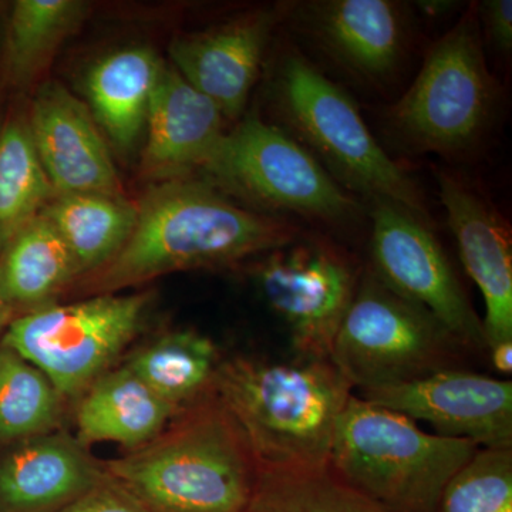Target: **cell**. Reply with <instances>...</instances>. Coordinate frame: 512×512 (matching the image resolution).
Returning a JSON list of instances; mask_svg holds the SVG:
<instances>
[{"label": "cell", "mask_w": 512, "mask_h": 512, "mask_svg": "<svg viewBox=\"0 0 512 512\" xmlns=\"http://www.w3.org/2000/svg\"><path fill=\"white\" fill-rule=\"evenodd\" d=\"M298 238L289 221L239 207L212 184L177 178L151 185L126 245L87 281L110 295L173 272L234 266Z\"/></svg>", "instance_id": "6da1fadb"}, {"label": "cell", "mask_w": 512, "mask_h": 512, "mask_svg": "<svg viewBox=\"0 0 512 512\" xmlns=\"http://www.w3.org/2000/svg\"><path fill=\"white\" fill-rule=\"evenodd\" d=\"M214 393L244 431L264 471L328 467L353 387L330 359H222Z\"/></svg>", "instance_id": "7a4b0ae2"}, {"label": "cell", "mask_w": 512, "mask_h": 512, "mask_svg": "<svg viewBox=\"0 0 512 512\" xmlns=\"http://www.w3.org/2000/svg\"><path fill=\"white\" fill-rule=\"evenodd\" d=\"M104 470L153 512H248L261 477L244 431L214 392Z\"/></svg>", "instance_id": "3957f363"}, {"label": "cell", "mask_w": 512, "mask_h": 512, "mask_svg": "<svg viewBox=\"0 0 512 512\" xmlns=\"http://www.w3.org/2000/svg\"><path fill=\"white\" fill-rule=\"evenodd\" d=\"M476 443L421 430L416 421L353 394L340 414L328 468L392 512H437L451 477Z\"/></svg>", "instance_id": "277c9868"}, {"label": "cell", "mask_w": 512, "mask_h": 512, "mask_svg": "<svg viewBox=\"0 0 512 512\" xmlns=\"http://www.w3.org/2000/svg\"><path fill=\"white\" fill-rule=\"evenodd\" d=\"M271 96L293 138L303 141L339 184L369 200L396 202L427 220L429 212L413 178L373 137L352 97L311 60L296 50L285 53Z\"/></svg>", "instance_id": "5b68a950"}, {"label": "cell", "mask_w": 512, "mask_h": 512, "mask_svg": "<svg viewBox=\"0 0 512 512\" xmlns=\"http://www.w3.org/2000/svg\"><path fill=\"white\" fill-rule=\"evenodd\" d=\"M463 349L439 319L367 269L340 323L330 360L353 390L362 392L460 369Z\"/></svg>", "instance_id": "8992f818"}, {"label": "cell", "mask_w": 512, "mask_h": 512, "mask_svg": "<svg viewBox=\"0 0 512 512\" xmlns=\"http://www.w3.org/2000/svg\"><path fill=\"white\" fill-rule=\"evenodd\" d=\"M494 106L495 83L473 5L431 47L416 80L390 109L389 123L413 151L451 156L476 146Z\"/></svg>", "instance_id": "52a82bcc"}, {"label": "cell", "mask_w": 512, "mask_h": 512, "mask_svg": "<svg viewBox=\"0 0 512 512\" xmlns=\"http://www.w3.org/2000/svg\"><path fill=\"white\" fill-rule=\"evenodd\" d=\"M201 171L215 187L269 210L330 224L348 222L360 211L296 138L256 113L225 131Z\"/></svg>", "instance_id": "ba28073f"}, {"label": "cell", "mask_w": 512, "mask_h": 512, "mask_svg": "<svg viewBox=\"0 0 512 512\" xmlns=\"http://www.w3.org/2000/svg\"><path fill=\"white\" fill-rule=\"evenodd\" d=\"M150 296L97 295L10 320L2 345L45 373L63 399L82 397L137 335Z\"/></svg>", "instance_id": "9c48e42d"}, {"label": "cell", "mask_w": 512, "mask_h": 512, "mask_svg": "<svg viewBox=\"0 0 512 512\" xmlns=\"http://www.w3.org/2000/svg\"><path fill=\"white\" fill-rule=\"evenodd\" d=\"M254 278L288 326L295 355L330 359L360 279L349 256L320 239L298 238L262 255Z\"/></svg>", "instance_id": "30bf717a"}, {"label": "cell", "mask_w": 512, "mask_h": 512, "mask_svg": "<svg viewBox=\"0 0 512 512\" xmlns=\"http://www.w3.org/2000/svg\"><path fill=\"white\" fill-rule=\"evenodd\" d=\"M370 211V271L439 319L464 348L487 350L483 322L426 220L387 200H372Z\"/></svg>", "instance_id": "8fae6325"}, {"label": "cell", "mask_w": 512, "mask_h": 512, "mask_svg": "<svg viewBox=\"0 0 512 512\" xmlns=\"http://www.w3.org/2000/svg\"><path fill=\"white\" fill-rule=\"evenodd\" d=\"M357 396L424 421L436 434L473 441L480 448H512V383L464 369L362 390Z\"/></svg>", "instance_id": "7c38bea8"}, {"label": "cell", "mask_w": 512, "mask_h": 512, "mask_svg": "<svg viewBox=\"0 0 512 512\" xmlns=\"http://www.w3.org/2000/svg\"><path fill=\"white\" fill-rule=\"evenodd\" d=\"M288 6L254 10L201 32L175 36L173 67L198 92L217 104L225 119H238L254 89L276 26Z\"/></svg>", "instance_id": "4fadbf2b"}, {"label": "cell", "mask_w": 512, "mask_h": 512, "mask_svg": "<svg viewBox=\"0 0 512 512\" xmlns=\"http://www.w3.org/2000/svg\"><path fill=\"white\" fill-rule=\"evenodd\" d=\"M28 121L37 157L56 195L121 197L119 175L92 111L62 84L40 87Z\"/></svg>", "instance_id": "5bb4252c"}, {"label": "cell", "mask_w": 512, "mask_h": 512, "mask_svg": "<svg viewBox=\"0 0 512 512\" xmlns=\"http://www.w3.org/2000/svg\"><path fill=\"white\" fill-rule=\"evenodd\" d=\"M440 200L461 261L485 303L487 350L512 340V247L507 222L480 192L456 175L439 173Z\"/></svg>", "instance_id": "9a60e30c"}, {"label": "cell", "mask_w": 512, "mask_h": 512, "mask_svg": "<svg viewBox=\"0 0 512 512\" xmlns=\"http://www.w3.org/2000/svg\"><path fill=\"white\" fill-rule=\"evenodd\" d=\"M291 12L312 42L343 69L370 82L392 76L403 55L399 6L390 0H318Z\"/></svg>", "instance_id": "2e32d148"}, {"label": "cell", "mask_w": 512, "mask_h": 512, "mask_svg": "<svg viewBox=\"0 0 512 512\" xmlns=\"http://www.w3.org/2000/svg\"><path fill=\"white\" fill-rule=\"evenodd\" d=\"M224 119L214 101L165 64L148 107L143 174L163 183L201 170L224 136Z\"/></svg>", "instance_id": "e0dca14e"}, {"label": "cell", "mask_w": 512, "mask_h": 512, "mask_svg": "<svg viewBox=\"0 0 512 512\" xmlns=\"http://www.w3.org/2000/svg\"><path fill=\"white\" fill-rule=\"evenodd\" d=\"M106 476L79 439L55 430L0 457V512H60Z\"/></svg>", "instance_id": "ac0fdd59"}, {"label": "cell", "mask_w": 512, "mask_h": 512, "mask_svg": "<svg viewBox=\"0 0 512 512\" xmlns=\"http://www.w3.org/2000/svg\"><path fill=\"white\" fill-rule=\"evenodd\" d=\"M181 410L121 366L104 373L80 397L77 439L84 446L107 441L136 450L156 439Z\"/></svg>", "instance_id": "d6986e66"}, {"label": "cell", "mask_w": 512, "mask_h": 512, "mask_svg": "<svg viewBox=\"0 0 512 512\" xmlns=\"http://www.w3.org/2000/svg\"><path fill=\"white\" fill-rule=\"evenodd\" d=\"M79 276L72 252L40 214L0 252V302L12 316L36 311L52 305Z\"/></svg>", "instance_id": "ffe728a7"}, {"label": "cell", "mask_w": 512, "mask_h": 512, "mask_svg": "<svg viewBox=\"0 0 512 512\" xmlns=\"http://www.w3.org/2000/svg\"><path fill=\"white\" fill-rule=\"evenodd\" d=\"M165 64L148 47H130L104 57L90 70L86 93L93 117L123 153L146 130L148 107Z\"/></svg>", "instance_id": "44dd1931"}, {"label": "cell", "mask_w": 512, "mask_h": 512, "mask_svg": "<svg viewBox=\"0 0 512 512\" xmlns=\"http://www.w3.org/2000/svg\"><path fill=\"white\" fill-rule=\"evenodd\" d=\"M62 237L79 266L90 275L110 262L133 234L137 205L103 194L56 195L40 212Z\"/></svg>", "instance_id": "7402d4cb"}, {"label": "cell", "mask_w": 512, "mask_h": 512, "mask_svg": "<svg viewBox=\"0 0 512 512\" xmlns=\"http://www.w3.org/2000/svg\"><path fill=\"white\" fill-rule=\"evenodd\" d=\"M222 357L211 338L191 329L165 333L127 360V369L178 409L214 392Z\"/></svg>", "instance_id": "603a6c76"}, {"label": "cell", "mask_w": 512, "mask_h": 512, "mask_svg": "<svg viewBox=\"0 0 512 512\" xmlns=\"http://www.w3.org/2000/svg\"><path fill=\"white\" fill-rule=\"evenodd\" d=\"M89 5L82 0H18L10 8L3 46V76L12 87H28L49 66L64 40L82 25Z\"/></svg>", "instance_id": "cb8c5ba5"}, {"label": "cell", "mask_w": 512, "mask_h": 512, "mask_svg": "<svg viewBox=\"0 0 512 512\" xmlns=\"http://www.w3.org/2000/svg\"><path fill=\"white\" fill-rule=\"evenodd\" d=\"M55 197L28 116L12 117L0 128V252Z\"/></svg>", "instance_id": "d4e9b609"}, {"label": "cell", "mask_w": 512, "mask_h": 512, "mask_svg": "<svg viewBox=\"0 0 512 512\" xmlns=\"http://www.w3.org/2000/svg\"><path fill=\"white\" fill-rule=\"evenodd\" d=\"M63 397L45 373L0 343V443L57 430Z\"/></svg>", "instance_id": "484cf974"}, {"label": "cell", "mask_w": 512, "mask_h": 512, "mask_svg": "<svg viewBox=\"0 0 512 512\" xmlns=\"http://www.w3.org/2000/svg\"><path fill=\"white\" fill-rule=\"evenodd\" d=\"M248 512H392L340 481L328 467L261 470Z\"/></svg>", "instance_id": "4316f807"}, {"label": "cell", "mask_w": 512, "mask_h": 512, "mask_svg": "<svg viewBox=\"0 0 512 512\" xmlns=\"http://www.w3.org/2000/svg\"><path fill=\"white\" fill-rule=\"evenodd\" d=\"M437 512H512V448H478L444 487Z\"/></svg>", "instance_id": "83f0119b"}, {"label": "cell", "mask_w": 512, "mask_h": 512, "mask_svg": "<svg viewBox=\"0 0 512 512\" xmlns=\"http://www.w3.org/2000/svg\"><path fill=\"white\" fill-rule=\"evenodd\" d=\"M60 512H153L109 474Z\"/></svg>", "instance_id": "f1b7e54d"}, {"label": "cell", "mask_w": 512, "mask_h": 512, "mask_svg": "<svg viewBox=\"0 0 512 512\" xmlns=\"http://www.w3.org/2000/svg\"><path fill=\"white\" fill-rule=\"evenodd\" d=\"M478 19L483 22L485 35L498 52L512 50V2L511 0H487L477 6Z\"/></svg>", "instance_id": "f546056e"}, {"label": "cell", "mask_w": 512, "mask_h": 512, "mask_svg": "<svg viewBox=\"0 0 512 512\" xmlns=\"http://www.w3.org/2000/svg\"><path fill=\"white\" fill-rule=\"evenodd\" d=\"M493 362L494 369L503 375H511L512 373V340L495 343L488 349Z\"/></svg>", "instance_id": "4dcf8cb0"}, {"label": "cell", "mask_w": 512, "mask_h": 512, "mask_svg": "<svg viewBox=\"0 0 512 512\" xmlns=\"http://www.w3.org/2000/svg\"><path fill=\"white\" fill-rule=\"evenodd\" d=\"M12 319L13 316L10 315L8 309H6L5 306L2 305V302H0V332H2L3 329H6V326L9 325V322Z\"/></svg>", "instance_id": "1f68e13d"}, {"label": "cell", "mask_w": 512, "mask_h": 512, "mask_svg": "<svg viewBox=\"0 0 512 512\" xmlns=\"http://www.w3.org/2000/svg\"><path fill=\"white\" fill-rule=\"evenodd\" d=\"M6 9H8V6H6V3L0 2V22H2L3 15H5Z\"/></svg>", "instance_id": "d6a6232c"}]
</instances>
